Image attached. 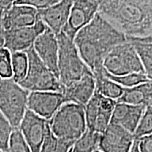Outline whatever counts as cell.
<instances>
[{"label": "cell", "instance_id": "6da1fadb", "mask_svg": "<svg viewBox=\"0 0 152 152\" xmlns=\"http://www.w3.org/2000/svg\"><path fill=\"white\" fill-rule=\"evenodd\" d=\"M127 41L126 36L98 13L73 39L82 59L94 76L103 73L106 55L117 45Z\"/></svg>", "mask_w": 152, "mask_h": 152}, {"label": "cell", "instance_id": "7a4b0ae2", "mask_svg": "<svg viewBox=\"0 0 152 152\" xmlns=\"http://www.w3.org/2000/svg\"><path fill=\"white\" fill-rule=\"evenodd\" d=\"M98 14L126 37L152 36V0L100 1Z\"/></svg>", "mask_w": 152, "mask_h": 152}, {"label": "cell", "instance_id": "3957f363", "mask_svg": "<svg viewBox=\"0 0 152 152\" xmlns=\"http://www.w3.org/2000/svg\"><path fill=\"white\" fill-rule=\"evenodd\" d=\"M49 123L57 139L75 142L87 130L85 107L72 102L64 104Z\"/></svg>", "mask_w": 152, "mask_h": 152}, {"label": "cell", "instance_id": "277c9868", "mask_svg": "<svg viewBox=\"0 0 152 152\" xmlns=\"http://www.w3.org/2000/svg\"><path fill=\"white\" fill-rule=\"evenodd\" d=\"M58 43V80L66 87L92 73L82 59L73 40L61 31L56 35Z\"/></svg>", "mask_w": 152, "mask_h": 152}, {"label": "cell", "instance_id": "5b68a950", "mask_svg": "<svg viewBox=\"0 0 152 152\" xmlns=\"http://www.w3.org/2000/svg\"><path fill=\"white\" fill-rule=\"evenodd\" d=\"M28 60L26 77L18 84L28 92H57L63 93L64 87L59 80L37 56L33 47L25 52Z\"/></svg>", "mask_w": 152, "mask_h": 152}, {"label": "cell", "instance_id": "8992f818", "mask_svg": "<svg viewBox=\"0 0 152 152\" xmlns=\"http://www.w3.org/2000/svg\"><path fill=\"white\" fill-rule=\"evenodd\" d=\"M30 92L22 88L12 77L0 83V111L11 126L18 128L28 110Z\"/></svg>", "mask_w": 152, "mask_h": 152}, {"label": "cell", "instance_id": "52a82bcc", "mask_svg": "<svg viewBox=\"0 0 152 152\" xmlns=\"http://www.w3.org/2000/svg\"><path fill=\"white\" fill-rule=\"evenodd\" d=\"M103 67L106 72L115 76L132 73L144 74L140 57L132 44L129 41L117 45L106 55L103 61Z\"/></svg>", "mask_w": 152, "mask_h": 152}, {"label": "cell", "instance_id": "ba28073f", "mask_svg": "<svg viewBox=\"0 0 152 152\" xmlns=\"http://www.w3.org/2000/svg\"><path fill=\"white\" fill-rule=\"evenodd\" d=\"M116 101L102 96L95 92L85 106L87 129L93 132H104L111 122V119Z\"/></svg>", "mask_w": 152, "mask_h": 152}, {"label": "cell", "instance_id": "9c48e42d", "mask_svg": "<svg viewBox=\"0 0 152 152\" xmlns=\"http://www.w3.org/2000/svg\"><path fill=\"white\" fill-rule=\"evenodd\" d=\"M100 1H73L69 18L62 32L73 40L76 34L88 25L98 13Z\"/></svg>", "mask_w": 152, "mask_h": 152}, {"label": "cell", "instance_id": "30bf717a", "mask_svg": "<svg viewBox=\"0 0 152 152\" xmlns=\"http://www.w3.org/2000/svg\"><path fill=\"white\" fill-rule=\"evenodd\" d=\"M47 26L38 19L34 26L4 30V45L10 53L25 52L33 47L35 39L45 31Z\"/></svg>", "mask_w": 152, "mask_h": 152}, {"label": "cell", "instance_id": "8fae6325", "mask_svg": "<svg viewBox=\"0 0 152 152\" xmlns=\"http://www.w3.org/2000/svg\"><path fill=\"white\" fill-rule=\"evenodd\" d=\"M67 100L61 92H33L28 99V109L42 118L50 120Z\"/></svg>", "mask_w": 152, "mask_h": 152}, {"label": "cell", "instance_id": "7c38bea8", "mask_svg": "<svg viewBox=\"0 0 152 152\" xmlns=\"http://www.w3.org/2000/svg\"><path fill=\"white\" fill-rule=\"evenodd\" d=\"M134 140V134L121 125L110 123L101 134L98 149L102 152H130Z\"/></svg>", "mask_w": 152, "mask_h": 152}, {"label": "cell", "instance_id": "4fadbf2b", "mask_svg": "<svg viewBox=\"0 0 152 152\" xmlns=\"http://www.w3.org/2000/svg\"><path fill=\"white\" fill-rule=\"evenodd\" d=\"M48 125L49 121L26 111L18 128L32 152H40Z\"/></svg>", "mask_w": 152, "mask_h": 152}, {"label": "cell", "instance_id": "5bb4252c", "mask_svg": "<svg viewBox=\"0 0 152 152\" xmlns=\"http://www.w3.org/2000/svg\"><path fill=\"white\" fill-rule=\"evenodd\" d=\"M33 47L44 64L58 78V43L56 35L47 27L35 39Z\"/></svg>", "mask_w": 152, "mask_h": 152}, {"label": "cell", "instance_id": "9a60e30c", "mask_svg": "<svg viewBox=\"0 0 152 152\" xmlns=\"http://www.w3.org/2000/svg\"><path fill=\"white\" fill-rule=\"evenodd\" d=\"M73 3V1L70 0L58 1L48 8L37 10L38 18L57 35L68 21Z\"/></svg>", "mask_w": 152, "mask_h": 152}, {"label": "cell", "instance_id": "2e32d148", "mask_svg": "<svg viewBox=\"0 0 152 152\" xmlns=\"http://www.w3.org/2000/svg\"><path fill=\"white\" fill-rule=\"evenodd\" d=\"M38 19V11L36 9L27 5L14 4L13 2V5L4 14L3 27L4 30L31 27Z\"/></svg>", "mask_w": 152, "mask_h": 152}, {"label": "cell", "instance_id": "e0dca14e", "mask_svg": "<svg viewBox=\"0 0 152 152\" xmlns=\"http://www.w3.org/2000/svg\"><path fill=\"white\" fill-rule=\"evenodd\" d=\"M96 90V83L92 73H87L74 82L69 86L64 87V94L68 102H72L85 106L92 98Z\"/></svg>", "mask_w": 152, "mask_h": 152}, {"label": "cell", "instance_id": "ac0fdd59", "mask_svg": "<svg viewBox=\"0 0 152 152\" xmlns=\"http://www.w3.org/2000/svg\"><path fill=\"white\" fill-rule=\"evenodd\" d=\"M145 106L144 105L135 106L116 102L110 123L121 125L128 132L134 134Z\"/></svg>", "mask_w": 152, "mask_h": 152}, {"label": "cell", "instance_id": "d6986e66", "mask_svg": "<svg viewBox=\"0 0 152 152\" xmlns=\"http://www.w3.org/2000/svg\"><path fill=\"white\" fill-rule=\"evenodd\" d=\"M152 100V81L141 83L130 88H124L117 103L135 106H146Z\"/></svg>", "mask_w": 152, "mask_h": 152}, {"label": "cell", "instance_id": "ffe728a7", "mask_svg": "<svg viewBox=\"0 0 152 152\" xmlns=\"http://www.w3.org/2000/svg\"><path fill=\"white\" fill-rule=\"evenodd\" d=\"M132 44L143 66L144 74L152 81V36L144 38L127 37Z\"/></svg>", "mask_w": 152, "mask_h": 152}, {"label": "cell", "instance_id": "44dd1931", "mask_svg": "<svg viewBox=\"0 0 152 152\" xmlns=\"http://www.w3.org/2000/svg\"><path fill=\"white\" fill-rule=\"evenodd\" d=\"M96 90L102 96L116 101L123 94V87L104 77L103 73L94 76Z\"/></svg>", "mask_w": 152, "mask_h": 152}, {"label": "cell", "instance_id": "7402d4cb", "mask_svg": "<svg viewBox=\"0 0 152 152\" xmlns=\"http://www.w3.org/2000/svg\"><path fill=\"white\" fill-rule=\"evenodd\" d=\"M101 134L86 130L75 142L69 152H94L98 149Z\"/></svg>", "mask_w": 152, "mask_h": 152}, {"label": "cell", "instance_id": "603a6c76", "mask_svg": "<svg viewBox=\"0 0 152 152\" xmlns=\"http://www.w3.org/2000/svg\"><path fill=\"white\" fill-rule=\"evenodd\" d=\"M103 75L106 78L115 82V83L121 85L123 88H130V87H134L136 85L141 84V83L151 81L147 78V76L144 73H132L122 76H115L109 74L104 68Z\"/></svg>", "mask_w": 152, "mask_h": 152}, {"label": "cell", "instance_id": "cb8c5ba5", "mask_svg": "<svg viewBox=\"0 0 152 152\" xmlns=\"http://www.w3.org/2000/svg\"><path fill=\"white\" fill-rule=\"evenodd\" d=\"M28 68V56L26 52H16L11 54L12 78L18 83L26 77Z\"/></svg>", "mask_w": 152, "mask_h": 152}, {"label": "cell", "instance_id": "d4e9b609", "mask_svg": "<svg viewBox=\"0 0 152 152\" xmlns=\"http://www.w3.org/2000/svg\"><path fill=\"white\" fill-rule=\"evenodd\" d=\"M151 133H152V100L145 106L137 128L134 133V139H140Z\"/></svg>", "mask_w": 152, "mask_h": 152}, {"label": "cell", "instance_id": "484cf974", "mask_svg": "<svg viewBox=\"0 0 152 152\" xmlns=\"http://www.w3.org/2000/svg\"><path fill=\"white\" fill-rule=\"evenodd\" d=\"M7 152H32L19 128H14Z\"/></svg>", "mask_w": 152, "mask_h": 152}, {"label": "cell", "instance_id": "4316f807", "mask_svg": "<svg viewBox=\"0 0 152 152\" xmlns=\"http://www.w3.org/2000/svg\"><path fill=\"white\" fill-rule=\"evenodd\" d=\"M14 128L0 111V150L7 152L9 139Z\"/></svg>", "mask_w": 152, "mask_h": 152}, {"label": "cell", "instance_id": "83f0119b", "mask_svg": "<svg viewBox=\"0 0 152 152\" xmlns=\"http://www.w3.org/2000/svg\"><path fill=\"white\" fill-rule=\"evenodd\" d=\"M11 54L5 48L0 49V77L7 79L12 77Z\"/></svg>", "mask_w": 152, "mask_h": 152}, {"label": "cell", "instance_id": "f1b7e54d", "mask_svg": "<svg viewBox=\"0 0 152 152\" xmlns=\"http://www.w3.org/2000/svg\"><path fill=\"white\" fill-rule=\"evenodd\" d=\"M58 1L57 0H22V1H14V4L27 5L33 7L37 10L45 9L55 4Z\"/></svg>", "mask_w": 152, "mask_h": 152}, {"label": "cell", "instance_id": "f546056e", "mask_svg": "<svg viewBox=\"0 0 152 152\" xmlns=\"http://www.w3.org/2000/svg\"><path fill=\"white\" fill-rule=\"evenodd\" d=\"M57 139L51 131L49 123L47 127L45 140L42 144L40 152H55Z\"/></svg>", "mask_w": 152, "mask_h": 152}, {"label": "cell", "instance_id": "4dcf8cb0", "mask_svg": "<svg viewBox=\"0 0 152 152\" xmlns=\"http://www.w3.org/2000/svg\"><path fill=\"white\" fill-rule=\"evenodd\" d=\"M13 1H0V49L4 45V29L3 27V17L5 11L13 5Z\"/></svg>", "mask_w": 152, "mask_h": 152}, {"label": "cell", "instance_id": "1f68e13d", "mask_svg": "<svg viewBox=\"0 0 152 152\" xmlns=\"http://www.w3.org/2000/svg\"><path fill=\"white\" fill-rule=\"evenodd\" d=\"M139 152H152V133L138 139Z\"/></svg>", "mask_w": 152, "mask_h": 152}, {"label": "cell", "instance_id": "d6a6232c", "mask_svg": "<svg viewBox=\"0 0 152 152\" xmlns=\"http://www.w3.org/2000/svg\"><path fill=\"white\" fill-rule=\"evenodd\" d=\"M74 143H75L74 141L57 139L55 152H69Z\"/></svg>", "mask_w": 152, "mask_h": 152}, {"label": "cell", "instance_id": "836d02e7", "mask_svg": "<svg viewBox=\"0 0 152 152\" xmlns=\"http://www.w3.org/2000/svg\"><path fill=\"white\" fill-rule=\"evenodd\" d=\"M130 152H139L138 149V139H134V142H133L132 147L131 148Z\"/></svg>", "mask_w": 152, "mask_h": 152}, {"label": "cell", "instance_id": "e575fe53", "mask_svg": "<svg viewBox=\"0 0 152 152\" xmlns=\"http://www.w3.org/2000/svg\"><path fill=\"white\" fill-rule=\"evenodd\" d=\"M94 152H102V151H99V149H96V151H95Z\"/></svg>", "mask_w": 152, "mask_h": 152}, {"label": "cell", "instance_id": "d590c367", "mask_svg": "<svg viewBox=\"0 0 152 152\" xmlns=\"http://www.w3.org/2000/svg\"><path fill=\"white\" fill-rule=\"evenodd\" d=\"M0 152H5V151H1V150H0Z\"/></svg>", "mask_w": 152, "mask_h": 152}, {"label": "cell", "instance_id": "8d00e7d4", "mask_svg": "<svg viewBox=\"0 0 152 152\" xmlns=\"http://www.w3.org/2000/svg\"><path fill=\"white\" fill-rule=\"evenodd\" d=\"M1 77H0V83H1Z\"/></svg>", "mask_w": 152, "mask_h": 152}]
</instances>
